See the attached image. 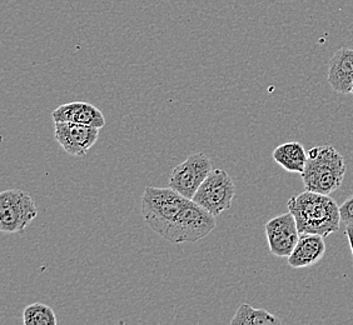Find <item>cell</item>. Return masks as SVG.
Listing matches in <instances>:
<instances>
[{
	"instance_id": "cell-16",
	"label": "cell",
	"mask_w": 353,
	"mask_h": 325,
	"mask_svg": "<svg viewBox=\"0 0 353 325\" xmlns=\"http://www.w3.org/2000/svg\"><path fill=\"white\" fill-rule=\"evenodd\" d=\"M341 223L345 225H353V196L346 199L340 205Z\"/></svg>"
},
{
	"instance_id": "cell-9",
	"label": "cell",
	"mask_w": 353,
	"mask_h": 325,
	"mask_svg": "<svg viewBox=\"0 0 353 325\" xmlns=\"http://www.w3.org/2000/svg\"><path fill=\"white\" fill-rule=\"evenodd\" d=\"M265 229L272 254L279 258L290 257L301 237L292 213L288 211L272 218L265 224Z\"/></svg>"
},
{
	"instance_id": "cell-10",
	"label": "cell",
	"mask_w": 353,
	"mask_h": 325,
	"mask_svg": "<svg viewBox=\"0 0 353 325\" xmlns=\"http://www.w3.org/2000/svg\"><path fill=\"white\" fill-rule=\"evenodd\" d=\"M52 119L54 123H77V124H84V125H90L99 129H102L105 125V119L101 109L97 108L90 103L85 102L63 104L53 110Z\"/></svg>"
},
{
	"instance_id": "cell-6",
	"label": "cell",
	"mask_w": 353,
	"mask_h": 325,
	"mask_svg": "<svg viewBox=\"0 0 353 325\" xmlns=\"http://www.w3.org/2000/svg\"><path fill=\"white\" fill-rule=\"evenodd\" d=\"M236 185L223 169L212 170L193 197V202L217 217L232 207Z\"/></svg>"
},
{
	"instance_id": "cell-5",
	"label": "cell",
	"mask_w": 353,
	"mask_h": 325,
	"mask_svg": "<svg viewBox=\"0 0 353 325\" xmlns=\"http://www.w3.org/2000/svg\"><path fill=\"white\" fill-rule=\"evenodd\" d=\"M216 217L190 200L164 239L173 244L196 243L216 228Z\"/></svg>"
},
{
	"instance_id": "cell-7",
	"label": "cell",
	"mask_w": 353,
	"mask_h": 325,
	"mask_svg": "<svg viewBox=\"0 0 353 325\" xmlns=\"http://www.w3.org/2000/svg\"><path fill=\"white\" fill-rule=\"evenodd\" d=\"M212 171V162L204 153H196L178 164L170 174V187L187 199H193Z\"/></svg>"
},
{
	"instance_id": "cell-12",
	"label": "cell",
	"mask_w": 353,
	"mask_h": 325,
	"mask_svg": "<svg viewBox=\"0 0 353 325\" xmlns=\"http://www.w3.org/2000/svg\"><path fill=\"white\" fill-rule=\"evenodd\" d=\"M326 253L325 238L319 234H301L299 243L288 257V264L294 269L317 264Z\"/></svg>"
},
{
	"instance_id": "cell-4",
	"label": "cell",
	"mask_w": 353,
	"mask_h": 325,
	"mask_svg": "<svg viewBox=\"0 0 353 325\" xmlns=\"http://www.w3.org/2000/svg\"><path fill=\"white\" fill-rule=\"evenodd\" d=\"M38 216L32 196L21 189H9L0 194V231L21 233Z\"/></svg>"
},
{
	"instance_id": "cell-3",
	"label": "cell",
	"mask_w": 353,
	"mask_h": 325,
	"mask_svg": "<svg viewBox=\"0 0 353 325\" xmlns=\"http://www.w3.org/2000/svg\"><path fill=\"white\" fill-rule=\"evenodd\" d=\"M190 200L170 187L157 188L148 185L143 191L141 213L150 229L164 238Z\"/></svg>"
},
{
	"instance_id": "cell-11",
	"label": "cell",
	"mask_w": 353,
	"mask_h": 325,
	"mask_svg": "<svg viewBox=\"0 0 353 325\" xmlns=\"http://www.w3.org/2000/svg\"><path fill=\"white\" fill-rule=\"evenodd\" d=\"M328 83L334 92L351 94L353 83V49L342 48L337 50L328 67Z\"/></svg>"
},
{
	"instance_id": "cell-18",
	"label": "cell",
	"mask_w": 353,
	"mask_h": 325,
	"mask_svg": "<svg viewBox=\"0 0 353 325\" xmlns=\"http://www.w3.org/2000/svg\"><path fill=\"white\" fill-rule=\"evenodd\" d=\"M351 94H353V83H352V90H351Z\"/></svg>"
},
{
	"instance_id": "cell-1",
	"label": "cell",
	"mask_w": 353,
	"mask_h": 325,
	"mask_svg": "<svg viewBox=\"0 0 353 325\" xmlns=\"http://www.w3.org/2000/svg\"><path fill=\"white\" fill-rule=\"evenodd\" d=\"M299 234H319L323 238L340 229V205L330 196L306 190L288 200Z\"/></svg>"
},
{
	"instance_id": "cell-14",
	"label": "cell",
	"mask_w": 353,
	"mask_h": 325,
	"mask_svg": "<svg viewBox=\"0 0 353 325\" xmlns=\"http://www.w3.org/2000/svg\"><path fill=\"white\" fill-rule=\"evenodd\" d=\"M282 320L265 309H256L250 304H242L237 309L231 324L263 325L281 324Z\"/></svg>"
},
{
	"instance_id": "cell-13",
	"label": "cell",
	"mask_w": 353,
	"mask_h": 325,
	"mask_svg": "<svg viewBox=\"0 0 353 325\" xmlns=\"http://www.w3.org/2000/svg\"><path fill=\"white\" fill-rule=\"evenodd\" d=\"M274 162L290 173L302 174L308 159V151L299 142L283 143L273 150Z\"/></svg>"
},
{
	"instance_id": "cell-8",
	"label": "cell",
	"mask_w": 353,
	"mask_h": 325,
	"mask_svg": "<svg viewBox=\"0 0 353 325\" xmlns=\"http://www.w3.org/2000/svg\"><path fill=\"white\" fill-rule=\"evenodd\" d=\"M99 133L101 129L90 125L70 122L54 123L55 140L72 156H87L98 140Z\"/></svg>"
},
{
	"instance_id": "cell-2",
	"label": "cell",
	"mask_w": 353,
	"mask_h": 325,
	"mask_svg": "<svg viewBox=\"0 0 353 325\" xmlns=\"http://www.w3.org/2000/svg\"><path fill=\"white\" fill-rule=\"evenodd\" d=\"M346 162L332 145L314 147L308 150V159L301 174L306 190L331 196L340 189L346 176Z\"/></svg>"
},
{
	"instance_id": "cell-17",
	"label": "cell",
	"mask_w": 353,
	"mask_h": 325,
	"mask_svg": "<svg viewBox=\"0 0 353 325\" xmlns=\"http://www.w3.org/2000/svg\"><path fill=\"white\" fill-rule=\"evenodd\" d=\"M346 235L348 238V242H350L353 258V225H346Z\"/></svg>"
},
{
	"instance_id": "cell-15",
	"label": "cell",
	"mask_w": 353,
	"mask_h": 325,
	"mask_svg": "<svg viewBox=\"0 0 353 325\" xmlns=\"http://www.w3.org/2000/svg\"><path fill=\"white\" fill-rule=\"evenodd\" d=\"M24 325H57L55 313L49 305L34 303L28 305L23 312Z\"/></svg>"
}]
</instances>
